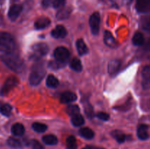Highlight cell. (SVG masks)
Segmentation results:
<instances>
[{"instance_id":"19","label":"cell","mask_w":150,"mask_h":149,"mask_svg":"<svg viewBox=\"0 0 150 149\" xmlns=\"http://www.w3.org/2000/svg\"><path fill=\"white\" fill-rule=\"evenodd\" d=\"M11 131L14 135L16 136H21L24 134L25 129L24 127L21 124L16 123L13 124L11 128Z\"/></svg>"},{"instance_id":"33","label":"cell","mask_w":150,"mask_h":149,"mask_svg":"<svg viewBox=\"0 0 150 149\" xmlns=\"http://www.w3.org/2000/svg\"><path fill=\"white\" fill-rule=\"evenodd\" d=\"M84 105V109H85V112L87 115V116L89 118H92L93 116V110H92V106L89 105V103H85L83 104Z\"/></svg>"},{"instance_id":"31","label":"cell","mask_w":150,"mask_h":149,"mask_svg":"<svg viewBox=\"0 0 150 149\" xmlns=\"http://www.w3.org/2000/svg\"><path fill=\"white\" fill-rule=\"evenodd\" d=\"M7 144L10 147L13 148H20L22 146V143L18 139L14 138V137H10L7 140Z\"/></svg>"},{"instance_id":"23","label":"cell","mask_w":150,"mask_h":149,"mask_svg":"<svg viewBox=\"0 0 150 149\" xmlns=\"http://www.w3.org/2000/svg\"><path fill=\"white\" fill-rule=\"evenodd\" d=\"M71 121L75 127H81L84 124V118L80 113H79L71 116Z\"/></svg>"},{"instance_id":"24","label":"cell","mask_w":150,"mask_h":149,"mask_svg":"<svg viewBox=\"0 0 150 149\" xmlns=\"http://www.w3.org/2000/svg\"><path fill=\"white\" fill-rule=\"evenodd\" d=\"M46 84L49 88H57L59 86V80L53 74H50L46 79Z\"/></svg>"},{"instance_id":"6","label":"cell","mask_w":150,"mask_h":149,"mask_svg":"<svg viewBox=\"0 0 150 149\" xmlns=\"http://www.w3.org/2000/svg\"><path fill=\"white\" fill-rule=\"evenodd\" d=\"M100 24V15L98 12L94 13L89 18V26L91 32L94 35H97L99 33Z\"/></svg>"},{"instance_id":"4","label":"cell","mask_w":150,"mask_h":149,"mask_svg":"<svg viewBox=\"0 0 150 149\" xmlns=\"http://www.w3.org/2000/svg\"><path fill=\"white\" fill-rule=\"evenodd\" d=\"M48 50H49L48 46L44 42L35 44L31 49V58L35 60H39L41 57L48 53Z\"/></svg>"},{"instance_id":"36","label":"cell","mask_w":150,"mask_h":149,"mask_svg":"<svg viewBox=\"0 0 150 149\" xmlns=\"http://www.w3.org/2000/svg\"><path fill=\"white\" fill-rule=\"evenodd\" d=\"M97 117L98 118H100V120H103V121H108L109 119L110 116L108 113L104 112H100L97 114Z\"/></svg>"},{"instance_id":"28","label":"cell","mask_w":150,"mask_h":149,"mask_svg":"<svg viewBox=\"0 0 150 149\" xmlns=\"http://www.w3.org/2000/svg\"><path fill=\"white\" fill-rule=\"evenodd\" d=\"M0 112L3 115L9 116L12 112V107L9 104H1L0 105Z\"/></svg>"},{"instance_id":"3","label":"cell","mask_w":150,"mask_h":149,"mask_svg":"<svg viewBox=\"0 0 150 149\" xmlns=\"http://www.w3.org/2000/svg\"><path fill=\"white\" fill-rule=\"evenodd\" d=\"M16 48V42L10 34L0 32V50L4 53L13 52Z\"/></svg>"},{"instance_id":"14","label":"cell","mask_w":150,"mask_h":149,"mask_svg":"<svg viewBox=\"0 0 150 149\" xmlns=\"http://www.w3.org/2000/svg\"><path fill=\"white\" fill-rule=\"evenodd\" d=\"M104 42L105 45L109 48H115L117 46V42L113 36L112 34L108 31H105V34H104Z\"/></svg>"},{"instance_id":"13","label":"cell","mask_w":150,"mask_h":149,"mask_svg":"<svg viewBox=\"0 0 150 149\" xmlns=\"http://www.w3.org/2000/svg\"><path fill=\"white\" fill-rule=\"evenodd\" d=\"M77 99V96L76 93H73L71 91H65L61 95L60 97V100H61L62 103L67 104L71 103V102H75Z\"/></svg>"},{"instance_id":"17","label":"cell","mask_w":150,"mask_h":149,"mask_svg":"<svg viewBox=\"0 0 150 149\" xmlns=\"http://www.w3.org/2000/svg\"><path fill=\"white\" fill-rule=\"evenodd\" d=\"M51 23V20L46 17H42L38 18L35 23V27L36 29H44L48 27Z\"/></svg>"},{"instance_id":"18","label":"cell","mask_w":150,"mask_h":149,"mask_svg":"<svg viewBox=\"0 0 150 149\" xmlns=\"http://www.w3.org/2000/svg\"><path fill=\"white\" fill-rule=\"evenodd\" d=\"M76 48H77V51L80 56L85 55L88 53V48L83 39H79L76 41Z\"/></svg>"},{"instance_id":"21","label":"cell","mask_w":150,"mask_h":149,"mask_svg":"<svg viewBox=\"0 0 150 149\" xmlns=\"http://www.w3.org/2000/svg\"><path fill=\"white\" fill-rule=\"evenodd\" d=\"M79 133H80L81 135L83 137H84L85 139H87V140H90L92 139L95 136V133L92 131L91 129L88 128V127H84V128H81L79 130Z\"/></svg>"},{"instance_id":"11","label":"cell","mask_w":150,"mask_h":149,"mask_svg":"<svg viewBox=\"0 0 150 149\" xmlns=\"http://www.w3.org/2000/svg\"><path fill=\"white\" fill-rule=\"evenodd\" d=\"M67 29H65L62 25H58L56 26L52 31H51V36L56 39H61L64 38V37L67 36Z\"/></svg>"},{"instance_id":"30","label":"cell","mask_w":150,"mask_h":149,"mask_svg":"<svg viewBox=\"0 0 150 149\" xmlns=\"http://www.w3.org/2000/svg\"><path fill=\"white\" fill-rule=\"evenodd\" d=\"M67 112L68 113L69 115L73 116V115H76V114L80 113V109H79L78 105H69L67 108Z\"/></svg>"},{"instance_id":"7","label":"cell","mask_w":150,"mask_h":149,"mask_svg":"<svg viewBox=\"0 0 150 149\" xmlns=\"http://www.w3.org/2000/svg\"><path fill=\"white\" fill-rule=\"evenodd\" d=\"M18 83V79L16 77L12 76V77H9L6 80L5 83H4V86L2 88V90H1L2 94H7L10 91H11L13 88L17 86Z\"/></svg>"},{"instance_id":"15","label":"cell","mask_w":150,"mask_h":149,"mask_svg":"<svg viewBox=\"0 0 150 149\" xmlns=\"http://www.w3.org/2000/svg\"><path fill=\"white\" fill-rule=\"evenodd\" d=\"M121 66V62L117 59L111 60L108 64V73L111 75L117 74Z\"/></svg>"},{"instance_id":"35","label":"cell","mask_w":150,"mask_h":149,"mask_svg":"<svg viewBox=\"0 0 150 149\" xmlns=\"http://www.w3.org/2000/svg\"><path fill=\"white\" fill-rule=\"evenodd\" d=\"M30 145L32 149H44L43 146L38 141V140H32L30 142Z\"/></svg>"},{"instance_id":"5","label":"cell","mask_w":150,"mask_h":149,"mask_svg":"<svg viewBox=\"0 0 150 149\" xmlns=\"http://www.w3.org/2000/svg\"><path fill=\"white\" fill-rule=\"evenodd\" d=\"M54 57H55L56 61L64 66L67 64L69 57H70V52L64 47H58L54 51Z\"/></svg>"},{"instance_id":"27","label":"cell","mask_w":150,"mask_h":149,"mask_svg":"<svg viewBox=\"0 0 150 149\" xmlns=\"http://www.w3.org/2000/svg\"><path fill=\"white\" fill-rule=\"evenodd\" d=\"M72 70L76 72H81L82 70V64L80 60L77 58H74L71 61L70 64Z\"/></svg>"},{"instance_id":"16","label":"cell","mask_w":150,"mask_h":149,"mask_svg":"<svg viewBox=\"0 0 150 149\" xmlns=\"http://www.w3.org/2000/svg\"><path fill=\"white\" fill-rule=\"evenodd\" d=\"M72 10L69 7H62L60 8V10L57 13V18L59 20H64V19L68 18L70 15Z\"/></svg>"},{"instance_id":"20","label":"cell","mask_w":150,"mask_h":149,"mask_svg":"<svg viewBox=\"0 0 150 149\" xmlns=\"http://www.w3.org/2000/svg\"><path fill=\"white\" fill-rule=\"evenodd\" d=\"M42 141L48 145H54L58 143V139L54 134H47L42 137Z\"/></svg>"},{"instance_id":"38","label":"cell","mask_w":150,"mask_h":149,"mask_svg":"<svg viewBox=\"0 0 150 149\" xmlns=\"http://www.w3.org/2000/svg\"><path fill=\"white\" fill-rule=\"evenodd\" d=\"M82 149H103L102 148H100V147H95V146H86V147L83 148Z\"/></svg>"},{"instance_id":"29","label":"cell","mask_w":150,"mask_h":149,"mask_svg":"<svg viewBox=\"0 0 150 149\" xmlns=\"http://www.w3.org/2000/svg\"><path fill=\"white\" fill-rule=\"evenodd\" d=\"M32 129L35 130V131L39 133L44 132L47 130V126L45 124H42V123L35 122L32 124Z\"/></svg>"},{"instance_id":"10","label":"cell","mask_w":150,"mask_h":149,"mask_svg":"<svg viewBox=\"0 0 150 149\" xmlns=\"http://www.w3.org/2000/svg\"><path fill=\"white\" fill-rule=\"evenodd\" d=\"M136 7L139 13H150V0H136Z\"/></svg>"},{"instance_id":"22","label":"cell","mask_w":150,"mask_h":149,"mask_svg":"<svg viewBox=\"0 0 150 149\" xmlns=\"http://www.w3.org/2000/svg\"><path fill=\"white\" fill-rule=\"evenodd\" d=\"M144 37L141 32H136L133 37V43L136 46H140L144 43Z\"/></svg>"},{"instance_id":"40","label":"cell","mask_w":150,"mask_h":149,"mask_svg":"<svg viewBox=\"0 0 150 149\" xmlns=\"http://www.w3.org/2000/svg\"><path fill=\"white\" fill-rule=\"evenodd\" d=\"M146 48H147V49L150 50V39H149V42H148V43L146 44Z\"/></svg>"},{"instance_id":"8","label":"cell","mask_w":150,"mask_h":149,"mask_svg":"<svg viewBox=\"0 0 150 149\" xmlns=\"http://www.w3.org/2000/svg\"><path fill=\"white\" fill-rule=\"evenodd\" d=\"M22 10H23V7H22V5H21V4H13V5L10 7L8 12L9 18H10L12 21L16 20V19L18 18L19 15L21 13Z\"/></svg>"},{"instance_id":"12","label":"cell","mask_w":150,"mask_h":149,"mask_svg":"<svg viewBox=\"0 0 150 149\" xmlns=\"http://www.w3.org/2000/svg\"><path fill=\"white\" fill-rule=\"evenodd\" d=\"M137 134L139 139L142 140H147L149 137V126L146 124H140L138 127Z\"/></svg>"},{"instance_id":"1","label":"cell","mask_w":150,"mask_h":149,"mask_svg":"<svg viewBox=\"0 0 150 149\" xmlns=\"http://www.w3.org/2000/svg\"><path fill=\"white\" fill-rule=\"evenodd\" d=\"M1 59L10 70L16 72H20L24 68L23 61L14 51L4 53L1 56Z\"/></svg>"},{"instance_id":"26","label":"cell","mask_w":150,"mask_h":149,"mask_svg":"<svg viewBox=\"0 0 150 149\" xmlns=\"http://www.w3.org/2000/svg\"><path fill=\"white\" fill-rule=\"evenodd\" d=\"M113 137L115 138V140H117L118 143H124L126 140V136L125 134H124L123 132H122L121 131H119V130H115V131H112L111 133Z\"/></svg>"},{"instance_id":"25","label":"cell","mask_w":150,"mask_h":149,"mask_svg":"<svg viewBox=\"0 0 150 149\" xmlns=\"http://www.w3.org/2000/svg\"><path fill=\"white\" fill-rule=\"evenodd\" d=\"M67 149H77V142L74 136H69L66 140Z\"/></svg>"},{"instance_id":"2","label":"cell","mask_w":150,"mask_h":149,"mask_svg":"<svg viewBox=\"0 0 150 149\" xmlns=\"http://www.w3.org/2000/svg\"><path fill=\"white\" fill-rule=\"evenodd\" d=\"M45 66L42 61H38L33 65L29 75V83L32 86H38L45 77Z\"/></svg>"},{"instance_id":"9","label":"cell","mask_w":150,"mask_h":149,"mask_svg":"<svg viewBox=\"0 0 150 149\" xmlns=\"http://www.w3.org/2000/svg\"><path fill=\"white\" fill-rule=\"evenodd\" d=\"M142 86L144 89H150V64L144 68L142 73Z\"/></svg>"},{"instance_id":"32","label":"cell","mask_w":150,"mask_h":149,"mask_svg":"<svg viewBox=\"0 0 150 149\" xmlns=\"http://www.w3.org/2000/svg\"><path fill=\"white\" fill-rule=\"evenodd\" d=\"M142 26L144 29L150 32V15L145 17L142 20Z\"/></svg>"},{"instance_id":"34","label":"cell","mask_w":150,"mask_h":149,"mask_svg":"<svg viewBox=\"0 0 150 149\" xmlns=\"http://www.w3.org/2000/svg\"><path fill=\"white\" fill-rule=\"evenodd\" d=\"M66 0H53L52 5L54 8H61L65 4Z\"/></svg>"},{"instance_id":"39","label":"cell","mask_w":150,"mask_h":149,"mask_svg":"<svg viewBox=\"0 0 150 149\" xmlns=\"http://www.w3.org/2000/svg\"><path fill=\"white\" fill-rule=\"evenodd\" d=\"M123 1H124V2L125 3V4H130L132 1H133V0H123Z\"/></svg>"},{"instance_id":"37","label":"cell","mask_w":150,"mask_h":149,"mask_svg":"<svg viewBox=\"0 0 150 149\" xmlns=\"http://www.w3.org/2000/svg\"><path fill=\"white\" fill-rule=\"evenodd\" d=\"M53 0H42V5L43 7H48L52 4Z\"/></svg>"}]
</instances>
